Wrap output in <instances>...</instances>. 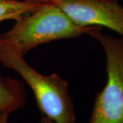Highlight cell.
Listing matches in <instances>:
<instances>
[{
  "label": "cell",
  "mask_w": 123,
  "mask_h": 123,
  "mask_svg": "<svg viewBox=\"0 0 123 123\" xmlns=\"http://www.w3.org/2000/svg\"><path fill=\"white\" fill-rule=\"evenodd\" d=\"M25 86L20 80L0 75V112L10 115L26 103Z\"/></svg>",
  "instance_id": "5"
},
{
  "label": "cell",
  "mask_w": 123,
  "mask_h": 123,
  "mask_svg": "<svg viewBox=\"0 0 123 123\" xmlns=\"http://www.w3.org/2000/svg\"><path fill=\"white\" fill-rule=\"evenodd\" d=\"M40 123H54L50 119L47 118L46 117H44L43 116H42V118L40 119Z\"/></svg>",
  "instance_id": "8"
},
{
  "label": "cell",
  "mask_w": 123,
  "mask_h": 123,
  "mask_svg": "<svg viewBox=\"0 0 123 123\" xmlns=\"http://www.w3.org/2000/svg\"><path fill=\"white\" fill-rule=\"evenodd\" d=\"M31 1H42V2H46V1H48V0H31Z\"/></svg>",
  "instance_id": "9"
},
{
  "label": "cell",
  "mask_w": 123,
  "mask_h": 123,
  "mask_svg": "<svg viewBox=\"0 0 123 123\" xmlns=\"http://www.w3.org/2000/svg\"><path fill=\"white\" fill-rule=\"evenodd\" d=\"M43 3L31 0H0V23L8 20L16 21L35 11Z\"/></svg>",
  "instance_id": "6"
},
{
  "label": "cell",
  "mask_w": 123,
  "mask_h": 123,
  "mask_svg": "<svg viewBox=\"0 0 123 123\" xmlns=\"http://www.w3.org/2000/svg\"><path fill=\"white\" fill-rule=\"evenodd\" d=\"M81 27L101 26L117 32L123 38V6L118 1L49 0Z\"/></svg>",
  "instance_id": "4"
},
{
  "label": "cell",
  "mask_w": 123,
  "mask_h": 123,
  "mask_svg": "<svg viewBox=\"0 0 123 123\" xmlns=\"http://www.w3.org/2000/svg\"><path fill=\"white\" fill-rule=\"evenodd\" d=\"M8 114L0 112V123H8Z\"/></svg>",
  "instance_id": "7"
},
{
  "label": "cell",
  "mask_w": 123,
  "mask_h": 123,
  "mask_svg": "<svg viewBox=\"0 0 123 123\" xmlns=\"http://www.w3.org/2000/svg\"><path fill=\"white\" fill-rule=\"evenodd\" d=\"M15 22L10 30L0 36V39L23 56L40 44L87 34L92 27L77 25L59 7L49 1Z\"/></svg>",
  "instance_id": "2"
},
{
  "label": "cell",
  "mask_w": 123,
  "mask_h": 123,
  "mask_svg": "<svg viewBox=\"0 0 123 123\" xmlns=\"http://www.w3.org/2000/svg\"><path fill=\"white\" fill-rule=\"evenodd\" d=\"M0 64L15 70L30 86L42 116L54 123H75L68 85L61 77L57 74H40L27 63L24 56L1 39Z\"/></svg>",
  "instance_id": "1"
},
{
  "label": "cell",
  "mask_w": 123,
  "mask_h": 123,
  "mask_svg": "<svg viewBox=\"0 0 123 123\" xmlns=\"http://www.w3.org/2000/svg\"><path fill=\"white\" fill-rule=\"evenodd\" d=\"M103 48L107 79L96 96L89 123H123V38L103 33L92 26L87 34Z\"/></svg>",
  "instance_id": "3"
},
{
  "label": "cell",
  "mask_w": 123,
  "mask_h": 123,
  "mask_svg": "<svg viewBox=\"0 0 123 123\" xmlns=\"http://www.w3.org/2000/svg\"><path fill=\"white\" fill-rule=\"evenodd\" d=\"M101 1H118V0H101Z\"/></svg>",
  "instance_id": "10"
}]
</instances>
